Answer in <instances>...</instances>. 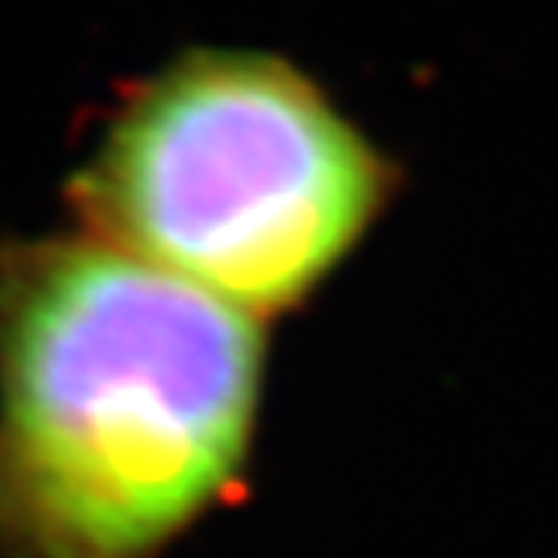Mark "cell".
I'll return each mask as SVG.
<instances>
[{
  "mask_svg": "<svg viewBox=\"0 0 558 558\" xmlns=\"http://www.w3.org/2000/svg\"><path fill=\"white\" fill-rule=\"evenodd\" d=\"M400 186L299 62L191 47L117 97L66 202L78 233L268 323L353 260Z\"/></svg>",
  "mask_w": 558,
  "mask_h": 558,
  "instance_id": "2",
  "label": "cell"
},
{
  "mask_svg": "<svg viewBox=\"0 0 558 558\" xmlns=\"http://www.w3.org/2000/svg\"><path fill=\"white\" fill-rule=\"evenodd\" d=\"M264 323L109 244H0V558H167L244 497Z\"/></svg>",
  "mask_w": 558,
  "mask_h": 558,
  "instance_id": "1",
  "label": "cell"
}]
</instances>
